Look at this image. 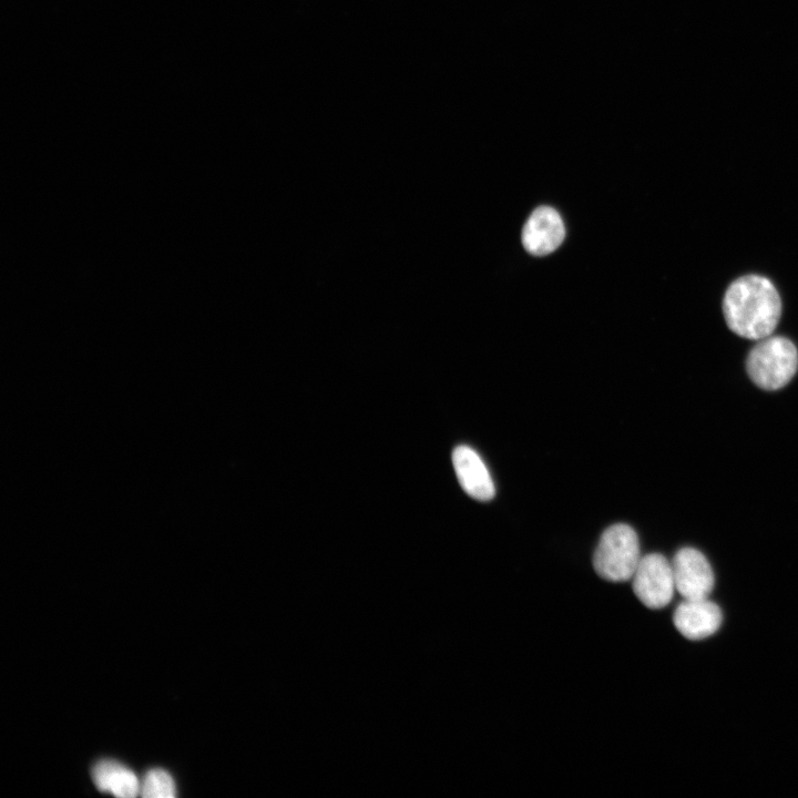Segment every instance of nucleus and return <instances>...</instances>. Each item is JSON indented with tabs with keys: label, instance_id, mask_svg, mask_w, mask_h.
I'll list each match as a JSON object with an SVG mask.
<instances>
[{
	"label": "nucleus",
	"instance_id": "39448f33",
	"mask_svg": "<svg viewBox=\"0 0 798 798\" xmlns=\"http://www.w3.org/2000/svg\"><path fill=\"white\" fill-rule=\"evenodd\" d=\"M676 591L684 600L706 598L714 587V573L706 556L694 548H683L672 560Z\"/></svg>",
	"mask_w": 798,
	"mask_h": 798
},
{
	"label": "nucleus",
	"instance_id": "9d476101",
	"mask_svg": "<svg viewBox=\"0 0 798 798\" xmlns=\"http://www.w3.org/2000/svg\"><path fill=\"white\" fill-rule=\"evenodd\" d=\"M144 798H174L176 787L171 775L160 768L151 769L145 775L140 789Z\"/></svg>",
	"mask_w": 798,
	"mask_h": 798
},
{
	"label": "nucleus",
	"instance_id": "6e6552de",
	"mask_svg": "<svg viewBox=\"0 0 798 798\" xmlns=\"http://www.w3.org/2000/svg\"><path fill=\"white\" fill-rule=\"evenodd\" d=\"M452 463L458 481L464 492L479 501H489L495 489L492 478L480 456L468 446H458L452 452Z\"/></svg>",
	"mask_w": 798,
	"mask_h": 798
},
{
	"label": "nucleus",
	"instance_id": "f03ea898",
	"mask_svg": "<svg viewBox=\"0 0 798 798\" xmlns=\"http://www.w3.org/2000/svg\"><path fill=\"white\" fill-rule=\"evenodd\" d=\"M798 369V350L784 336H768L750 349L746 370L751 381L761 389L777 390L785 387Z\"/></svg>",
	"mask_w": 798,
	"mask_h": 798
},
{
	"label": "nucleus",
	"instance_id": "0eeeda50",
	"mask_svg": "<svg viewBox=\"0 0 798 798\" xmlns=\"http://www.w3.org/2000/svg\"><path fill=\"white\" fill-rule=\"evenodd\" d=\"M723 614L717 604L706 598L684 600L675 610L673 622L686 638L698 641L717 632Z\"/></svg>",
	"mask_w": 798,
	"mask_h": 798
},
{
	"label": "nucleus",
	"instance_id": "1a4fd4ad",
	"mask_svg": "<svg viewBox=\"0 0 798 798\" xmlns=\"http://www.w3.org/2000/svg\"><path fill=\"white\" fill-rule=\"evenodd\" d=\"M92 779L96 788L122 798H133L140 794L141 784L135 774L124 765L104 759L92 768Z\"/></svg>",
	"mask_w": 798,
	"mask_h": 798
},
{
	"label": "nucleus",
	"instance_id": "20e7f679",
	"mask_svg": "<svg viewBox=\"0 0 798 798\" xmlns=\"http://www.w3.org/2000/svg\"><path fill=\"white\" fill-rule=\"evenodd\" d=\"M632 581L635 596L652 610L668 605L676 591L672 563L659 553L642 556Z\"/></svg>",
	"mask_w": 798,
	"mask_h": 798
},
{
	"label": "nucleus",
	"instance_id": "423d86ee",
	"mask_svg": "<svg viewBox=\"0 0 798 798\" xmlns=\"http://www.w3.org/2000/svg\"><path fill=\"white\" fill-rule=\"evenodd\" d=\"M565 236L559 213L549 206L538 207L522 231V244L532 255L544 256L555 250Z\"/></svg>",
	"mask_w": 798,
	"mask_h": 798
},
{
	"label": "nucleus",
	"instance_id": "7ed1b4c3",
	"mask_svg": "<svg viewBox=\"0 0 798 798\" xmlns=\"http://www.w3.org/2000/svg\"><path fill=\"white\" fill-rule=\"evenodd\" d=\"M640 560L636 532L627 524L617 523L602 533L593 555V567L606 581L625 582L632 579Z\"/></svg>",
	"mask_w": 798,
	"mask_h": 798
},
{
	"label": "nucleus",
	"instance_id": "f257e3e1",
	"mask_svg": "<svg viewBox=\"0 0 798 798\" xmlns=\"http://www.w3.org/2000/svg\"><path fill=\"white\" fill-rule=\"evenodd\" d=\"M723 314L733 332L743 338L760 340L770 336L779 323V293L765 276H741L728 286L723 298Z\"/></svg>",
	"mask_w": 798,
	"mask_h": 798
}]
</instances>
